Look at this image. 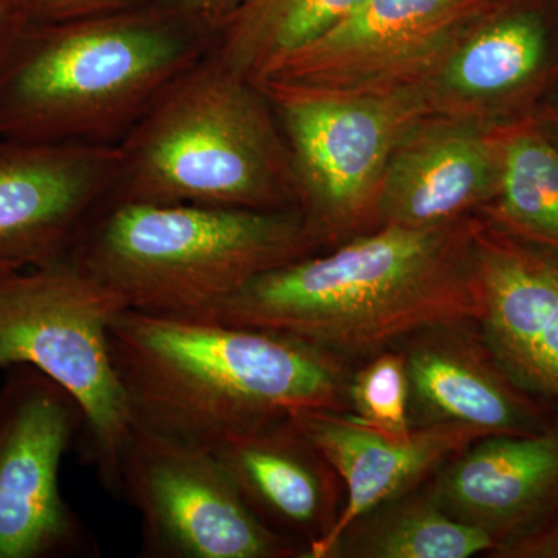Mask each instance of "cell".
Wrapping results in <instances>:
<instances>
[{
  "label": "cell",
  "mask_w": 558,
  "mask_h": 558,
  "mask_svg": "<svg viewBox=\"0 0 558 558\" xmlns=\"http://www.w3.org/2000/svg\"><path fill=\"white\" fill-rule=\"evenodd\" d=\"M508 0H360L332 28L253 83L336 94L422 90L459 40Z\"/></svg>",
  "instance_id": "9"
},
{
  "label": "cell",
  "mask_w": 558,
  "mask_h": 558,
  "mask_svg": "<svg viewBox=\"0 0 558 558\" xmlns=\"http://www.w3.org/2000/svg\"><path fill=\"white\" fill-rule=\"evenodd\" d=\"M3 11H5V3H3V0H0V17H2Z\"/></svg>",
  "instance_id": "26"
},
{
  "label": "cell",
  "mask_w": 558,
  "mask_h": 558,
  "mask_svg": "<svg viewBox=\"0 0 558 558\" xmlns=\"http://www.w3.org/2000/svg\"><path fill=\"white\" fill-rule=\"evenodd\" d=\"M3 373L0 558L97 556V543L60 486L62 458L84 428L80 403L33 366Z\"/></svg>",
  "instance_id": "10"
},
{
  "label": "cell",
  "mask_w": 558,
  "mask_h": 558,
  "mask_svg": "<svg viewBox=\"0 0 558 558\" xmlns=\"http://www.w3.org/2000/svg\"><path fill=\"white\" fill-rule=\"evenodd\" d=\"M548 33L535 10L502 3L468 33L422 87L429 116L486 121L545 61Z\"/></svg>",
  "instance_id": "18"
},
{
  "label": "cell",
  "mask_w": 558,
  "mask_h": 558,
  "mask_svg": "<svg viewBox=\"0 0 558 558\" xmlns=\"http://www.w3.org/2000/svg\"><path fill=\"white\" fill-rule=\"evenodd\" d=\"M290 417L328 461L347 492L336 523L311 546L307 558H330L351 524L385 502L416 490L454 454L486 438L458 424L424 425L407 436H389L339 411L301 410Z\"/></svg>",
  "instance_id": "13"
},
{
  "label": "cell",
  "mask_w": 558,
  "mask_h": 558,
  "mask_svg": "<svg viewBox=\"0 0 558 558\" xmlns=\"http://www.w3.org/2000/svg\"><path fill=\"white\" fill-rule=\"evenodd\" d=\"M495 557L508 558H558V499L553 509L529 529L526 534L513 539Z\"/></svg>",
  "instance_id": "24"
},
{
  "label": "cell",
  "mask_w": 558,
  "mask_h": 558,
  "mask_svg": "<svg viewBox=\"0 0 558 558\" xmlns=\"http://www.w3.org/2000/svg\"><path fill=\"white\" fill-rule=\"evenodd\" d=\"M428 492L449 515L487 532L499 553L557 502L558 424L475 440L433 475Z\"/></svg>",
  "instance_id": "16"
},
{
  "label": "cell",
  "mask_w": 558,
  "mask_h": 558,
  "mask_svg": "<svg viewBox=\"0 0 558 558\" xmlns=\"http://www.w3.org/2000/svg\"><path fill=\"white\" fill-rule=\"evenodd\" d=\"M501 146L486 121L427 116L405 132L381 186L380 226L429 229L495 199Z\"/></svg>",
  "instance_id": "14"
},
{
  "label": "cell",
  "mask_w": 558,
  "mask_h": 558,
  "mask_svg": "<svg viewBox=\"0 0 558 558\" xmlns=\"http://www.w3.org/2000/svg\"><path fill=\"white\" fill-rule=\"evenodd\" d=\"M172 7L216 32L229 20L244 0H165Z\"/></svg>",
  "instance_id": "25"
},
{
  "label": "cell",
  "mask_w": 558,
  "mask_h": 558,
  "mask_svg": "<svg viewBox=\"0 0 558 558\" xmlns=\"http://www.w3.org/2000/svg\"><path fill=\"white\" fill-rule=\"evenodd\" d=\"M209 451L250 509L307 553L336 523L341 510L339 476L292 417L231 433Z\"/></svg>",
  "instance_id": "17"
},
{
  "label": "cell",
  "mask_w": 558,
  "mask_h": 558,
  "mask_svg": "<svg viewBox=\"0 0 558 558\" xmlns=\"http://www.w3.org/2000/svg\"><path fill=\"white\" fill-rule=\"evenodd\" d=\"M478 226L472 216L429 229L380 226L266 271L197 317L284 333L343 359L476 325Z\"/></svg>",
  "instance_id": "1"
},
{
  "label": "cell",
  "mask_w": 558,
  "mask_h": 558,
  "mask_svg": "<svg viewBox=\"0 0 558 558\" xmlns=\"http://www.w3.org/2000/svg\"><path fill=\"white\" fill-rule=\"evenodd\" d=\"M140 0H3L5 16L31 22L78 20L134 5Z\"/></svg>",
  "instance_id": "23"
},
{
  "label": "cell",
  "mask_w": 558,
  "mask_h": 558,
  "mask_svg": "<svg viewBox=\"0 0 558 558\" xmlns=\"http://www.w3.org/2000/svg\"><path fill=\"white\" fill-rule=\"evenodd\" d=\"M117 172V146L0 138V271L69 258Z\"/></svg>",
  "instance_id": "11"
},
{
  "label": "cell",
  "mask_w": 558,
  "mask_h": 558,
  "mask_svg": "<svg viewBox=\"0 0 558 558\" xmlns=\"http://www.w3.org/2000/svg\"><path fill=\"white\" fill-rule=\"evenodd\" d=\"M497 549L487 532L449 515L427 488L391 499L355 521L330 558H469Z\"/></svg>",
  "instance_id": "19"
},
{
  "label": "cell",
  "mask_w": 558,
  "mask_h": 558,
  "mask_svg": "<svg viewBox=\"0 0 558 558\" xmlns=\"http://www.w3.org/2000/svg\"><path fill=\"white\" fill-rule=\"evenodd\" d=\"M142 520L143 558L306 557L250 509L207 449L135 427L124 450L120 495Z\"/></svg>",
  "instance_id": "8"
},
{
  "label": "cell",
  "mask_w": 558,
  "mask_h": 558,
  "mask_svg": "<svg viewBox=\"0 0 558 558\" xmlns=\"http://www.w3.org/2000/svg\"><path fill=\"white\" fill-rule=\"evenodd\" d=\"M323 247L296 208L106 201L70 258L126 310L197 317L259 275Z\"/></svg>",
  "instance_id": "5"
},
{
  "label": "cell",
  "mask_w": 558,
  "mask_h": 558,
  "mask_svg": "<svg viewBox=\"0 0 558 558\" xmlns=\"http://www.w3.org/2000/svg\"><path fill=\"white\" fill-rule=\"evenodd\" d=\"M117 148L108 201L296 208L288 142L269 98L211 50L157 95Z\"/></svg>",
  "instance_id": "4"
},
{
  "label": "cell",
  "mask_w": 558,
  "mask_h": 558,
  "mask_svg": "<svg viewBox=\"0 0 558 558\" xmlns=\"http://www.w3.org/2000/svg\"><path fill=\"white\" fill-rule=\"evenodd\" d=\"M123 310L120 296L70 256L0 271V371L33 366L73 396L84 414L81 454L117 497L135 428L109 349L110 322Z\"/></svg>",
  "instance_id": "6"
},
{
  "label": "cell",
  "mask_w": 558,
  "mask_h": 558,
  "mask_svg": "<svg viewBox=\"0 0 558 558\" xmlns=\"http://www.w3.org/2000/svg\"><path fill=\"white\" fill-rule=\"evenodd\" d=\"M109 349L134 427L202 449L293 411L349 410L344 359L284 333L123 310Z\"/></svg>",
  "instance_id": "2"
},
{
  "label": "cell",
  "mask_w": 558,
  "mask_h": 558,
  "mask_svg": "<svg viewBox=\"0 0 558 558\" xmlns=\"http://www.w3.org/2000/svg\"><path fill=\"white\" fill-rule=\"evenodd\" d=\"M494 211L508 226L558 242V149L537 135H517L501 146Z\"/></svg>",
  "instance_id": "21"
},
{
  "label": "cell",
  "mask_w": 558,
  "mask_h": 558,
  "mask_svg": "<svg viewBox=\"0 0 558 558\" xmlns=\"http://www.w3.org/2000/svg\"><path fill=\"white\" fill-rule=\"evenodd\" d=\"M215 32L171 3L78 20L0 17V138L119 146Z\"/></svg>",
  "instance_id": "3"
},
{
  "label": "cell",
  "mask_w": 558,
  "mask_h": 558,
  "mask_svg": "<svg viewBox=\"0 0 558 558\" xmlns=\"http://www.w3.org/2000/svg\"><path fill=\"white\" fill-rule=\"evenodd\" d=\"M405 341L413 427L458 424L484 436L548 427L545 410L510 380L476 325L440 326Z\"/></svg>",
  "instance_id": "15"
},
{
  "label": "cell",
  "mask_w": 558,
  "mask_h": 558,
  "mask_svg": "<svg viewBox=\"0 0 558 558\" xmlns=\"http://www.w3.org/2000/svg\"><path fill=\"white\" fill-rule=\"evenodd\" d=\"M349 416L389 436H407L410 417V380L405 352L384 349L349 377Z\"/></svg>",
  "instance_id": "22"
},
{
  "label": "cell",
  "mask_w": 558,
  "mask_h": 558,
  "mask_svg": "<svg viewBox=\"0 0 558 558\" xmlns=\"http://www.w3.org/2000/svg\"><path fill=\"white\" fill-rule=\"evenodd\" d=\"M475 258L481 339L517 387L558 403V259L481 222Z\"/></svg>",
  "instance_id": "12"
},
{
  "label": "cell",
  "mask_w": 558,
  "mask_h": 558,
  "mask_svg": "<svg viewBox=\"0 0 558 558\" xmlns=\"http://www.w3.org/2000/svg\"><path fill=\"white\" fill-rule=\"evenodd\" d=\"M277 113L295 179L296 208L326 245L379 227L392 153L429 116L422 90L351 95L258 83Z\"/></svg>",
  "instance_id": "7"
},
{
  "label": "cell",
  "mask_w": 558,
  "mask_h": 558,
  "mask_svg": "<svg viewBox=\"0 0 558 558\" xmlns=\"http://www.w3.org/2000/svg\"><path fill=\"white\" fill-rule=\"evenodd\" d=\"M360 0H244L216 32L211 53L255 81L271 62L301 49L348 16Z\"/></svg>",
  "instance_id": "20"
}]
</instances>
